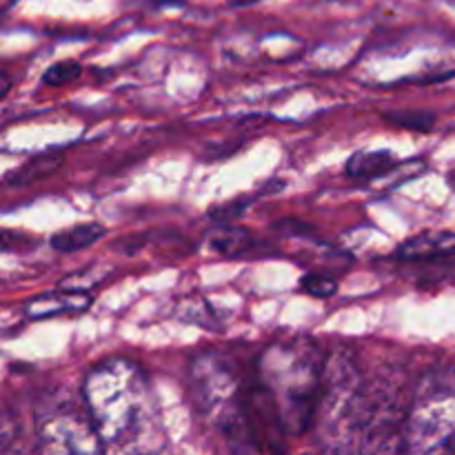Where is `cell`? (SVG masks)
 Listing matches in <instances>:
<instances>
[{
  "instance_id": "obj_1",
  "label": "cell",
  "mask_w": 455,
  "mask_h": 455,
  "mask_svg": "<svg viewBox=\"0 0 455 455\" xmlns=\"http://www.w3.org/2000/svg\"><path fill=\"white\" fill-rule=\"evenodd\" d=\"M411 395L391 378L367 380L351 351L324 363L318 425L327 451H407Z\"/></svg>"
},
{
  "instance_id": "obj_2",
  "label": "cell",
  "mask_w": 455,
  "mask_h": 455,
  "mask_svg": "<svg viewBox=\"0 0 455 455\" xmlns=\"http://www.w3.org/2000/svg\"><path fill=\"white\" fill-rule=\"evenodd\" d=\"M80 391L105 451H149L158 447L163 429L149 378L140 364L129 358L102 360L89 369Z\"/></svg>"
},
{
  "instance_id": "obj_3",
  "label": "cell",
  "mask_w": 455,
  "mask_h": 455,
  "mask_svg": "<svg viewBox=\"0 0 455 455\" xmlns=\"http://www.w3.org/2000/svg\"><path fill=\"white\" fill-rule=\"evenodd\" d=\"M324 363V351L305 336L265 347L253 363L260 409L287 438H300L315 425Z\"/></svg>"
},
{
  "instance_id": "obj_4",
  "label": "cell",
  "mask_w": 455,
  "mask_h": 455,
  "mask_svg": "<svg viewBox=\"0 0 455 455\" xmlns=\"http://www.w3.org/2000/svg\"><path fill=\"white\" fill-rule=\"evenodd\" d=\"M189 387L198 416L234 451H265L253 409L251 371H240L229 351L207 349L196 355Z\"/></svg>"
},
{
  "instance_id": "obj_5",
  "label": "cell",
  "mask_w": 455,
  "mask_h": 455,
  "mask_svg": "<svg viewBox=\"0 0 455 455\" xmlns=\"http://www.w3.org/2000/svg\"><path fill=\"white\" fill-rule=\"evenodd\" d=\"M407 451L455 453V371H434L411 394Z\"/></svg>"
},
{
  "instance_id": "obj_6",
  "label": "cell",
  "mask_w": 455,
  "mask_h": 455,
  "mask_svg": "<svg viewBox=\"0 0 455 455\" xmlns=\"http://www.w3.org/2000/svg\"><path fill=\"white\" fill-rule=\"evenodd\" d=\"M36 449L44 453H102L100 443L83 391H49L34 411Z\"/></svg>"
},
{
  "instance_id": "obj_7",
  "label": "cell",
  "mask_w": 455,
  "mask_h": 455,
  "mask_svg": "<svg viewBox=\"0 0 455 455\" xmlns=\"http://www.w3.org/2000/svg\"><path fill=\"white\" fill-rule=\"evenodd\" d=\"M395 260L409 265L455 267L453 231H422L395 249Z\"/></svg>"
},
{
  "instance_id": "obj_8",
  "label": "cell",
  "mask_w": 455,
  "mask_h": 455,
  "mask_svg": "<svg viewBox=\"0 0 455 455\" xmlns=\"http://www.w3.org/2000/svg\"><path fill=\"white\" fill-rule=\"evenodd\" d=\"M92 291L60 289L53 293H40L25 305V315L31 320H44L60 314H83L92 307Z\"/></svg>"
},
{
  "instance_id": "obj_9",
  "label": "cell",
  "mask_w": 455,
  "mask_h": 455,
  "mask_svg": "<svg viewBox=\"0 0 455 455\" xmlns=\"http://www.w3.org/2000/svg\"><path fill=\"white\" fill-rule=\"evenodd\" d=\"M62 164H65V154H60V151H44V154L34 156V158L25 160L20 167L9 172L4 176V185L13 187V189H18V187H31L36 182L44 180V178L53 176Z\"/></svg>"
},
{
  "instance_id": "obj_10",
  "label": "cell",
  "mask_w": 455,
  "mask_h": 455,
  "mask_svg": "<svg viewBox=\"0 0 455 455\" xmlns=\"http://www.w3.org/2000/svg\"><path fill=\"white\" fill-rule=\"evenodd\" d=\"M400 164V158L394 151H355L345 164V173L354 180H373L394 172Z\"/></svg>"
},
{
  "instance_id": "obj_11",
  "label": "cell",
  "mask_w": 455,
  "mask_h": 455,
  "mask_svg": "<svg viewBox=\"0 0 455 455\" xmlns=\"http://www.w3.org/2000/svg\"><path fill=\"white\" fill-rule=\"evenodd\" d=\"M209 249L222 258H240L251 251L253 234L238 225H216L207 235Z\"/></svg>"
},
{
  "instance_id": "obj_12",
  "label": "cell",
  "mask_w": 455,
  "mask_h": 455,
  "mask_svg": "<svg viewBox=\"0 0 455 455\" xmlns=\"http://www.w3.org/2000/svg\"><path fill=\"white\" fill-rule=\"evenodd\" d=\"M105 235L107 229L100 222H83V225H76L71 229H62L58 234H53L49 238V244H52V249H56L60 253H76L96 244Z\"/></svg>"
},
{
  "instance_id": "obj_13",
  "label": "cell",
  "mask_w": 455,
  "mask_h": 455,
  "mask_svg": "<svg viewBox=\"0 0 455 455\" xmlns=\"http://www.w3.org/2000/svg\"><path fill=\"white\" fill-rule=\"evenodd\" d=\"M385 120L389 124H395L400 129H409L416 133H429L435 127V114L420 109H395L385 111Z\"/></svg>"
},
{
  "instance_id": "obj_14",
  "label": "cell",
  "mask_w": 455,
  "mask_h": 455,
  "mask_svg": "<svg viewBox=\"0 0 455 455\" xmlns=\"http://www.w3.org/2000/svg\"><path fill=\"white\" fill-rule=\"evenodd\" d=\"M251 203L253 198L244 196V198H235L229 200V203L216 204V207L209 209V220H212L213 225H234L235 220H240V218L247 213L249 204Z\"/></svg>"
},
{
  "instance_id": "obj_15",
  "label": "cell",
  "mask_w": 455,
  "mask_h": 455,
  "mask_svg": "<svg viewBox=\"0 0 455 455\" xmlns=\"http://www.w3.org/2000/svg\"><path fill=\"white\" fill-rule=\"evenodd\" d=\"M300 289L307 296L327 300V298L336 296V291L340 289V283L327 274H307L300 278Z\"/></svg>"
},
{
  "instance_id": "obj_16",
  "label": "cell",
  "mask_w": 455,
  "mask_h": 455,
  "mask_svg": "<svg viewBox=\"0 0 455 455\" xmlns=\"http://www.w3.org/2000/svg\"><path fill=\"white\" fill-rule=\"evenodd\" d=\"M80 74H83V65H80V62L62 60V62H56V65H52L47 71H44L43 83L52 84V87H62V84L78 80Z\"/></svg>"
},
{
  "instance_id": "obj_17",
  "label": "cell",
  "mask_w": 455,
  "mask_h": 455,
  "mask_svg": "<svg viewBox=\"0 0 455 455\" xmlns=\"http://www.w3.org/2000/svg\"><path fill=\"white\" fill-rule=\"evenodd\" d=\"M203 315H213L203 298H191V300H185L180 307H178V318L185 320V323L207 327V320H204Z\"/></svg>"
},
{
  "instance_id": "obj_18",
  "label": "cell",
  "mask_w": 455,
  "mask_h": 455,
  "mask_svg": "<svg viewBox=\"0 0 455 455\" xmlns=\"http://www.w3.org/2000/svg\"><path fill=\"white\" fill-rule=\"evenodd\" d=\"M274 229H278L280 234L287 235H314V227L307 225V222L296 220V218H284L274 225Z\"/></svg>"
},
{
  "instance_id": "obj_19",
  "label": "cell",
  "mask_w": 455,
  "mask_h": 455,
  "mask_svg": "<svg viewBox=\"0 0 455 455\" xmlns=\"http://www.w3.org/2000/svg\"><path fill=\"white\" fill-rule=\"evenodd\" d=\"M3 92H0V98H4L9 93V89H12V78L7 76V71H3Z\"/></svg>"
}]
</instances>
